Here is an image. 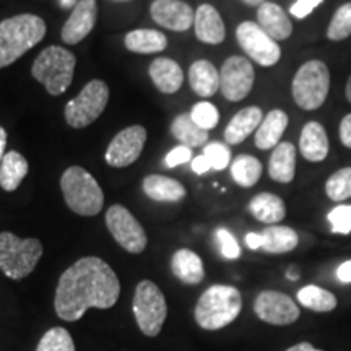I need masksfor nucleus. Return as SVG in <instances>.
<instances>
[{"label":"nucleus","mask_w":351,"mask_h":351,"mask_svg":"<svg viewBox=\"0 0 351 351\" xmlns=\"http://www.w3.org/2000/svg\"><path fill=\"white\" fill-rule=\"evenodd\" d=\"M287 351H322V350L314 348V346L311 343H307V341H302V343H298L295 346H291V348H288Z\"/></svg>","instance_id":"48"},{"label":"nucleus","mask_w":351,"mask_h":351,"mask_svg":"<svg viewBox=\"0 0 351 351\" xmlns=\"http://www.w3.org/2000/svg\"><path fill=\"white\" fill-rule=\"evenodd\" d=\"M109 101V86L103 80H91L83 86L75 98L70 99L65 106V121L73 129L93 124L98 119Z\"/></svg>","instance_id":"9"},{"label":"nucleus","mask_w":351,"mask_h":351,"mask_svg":"<svg viewBox=\"0 0 351 351\" xmlns=\"http://www.w3.org/2000/svg\"><path fill=\"white\" fill-rule=\"evenodd\" d=\"M191 166H192V171H194L195 174H205L212 169V165H210V161L205 158V155L195 156L194 160H192Z\"/></svg>","instance_id":"44"},{"label":"nucleus","mask_w":351,"mask_h":351,"mask_svg":"<svg viewBox=\"0 0 351 351\" xmlns=\"http://www.w3.org/2000/svg\"><path fill=\"white\" fill-rule=\"evenodd\" d=\"M287 276H288V278H289V280H298V278H300V274H296V271H295V269H293V267H291V270H289V271H288V274H287Z\"/></svg>","instance_id":"52"},{"label":"nucleus","mask_w":351,"mask_h":351,"mask_svg":"<svg viewBox=\"0 0 351 351\" xmlns=\"http://www.w3.org/2000/svg\"><path fill=\"white\" fill-rule=\"evenodd\" d=\"M119 295L116 271L103 258L83 257L60 275L54 298L56 314L67 322H75L90 307H112Z\"/></svg>","instance_id":"1"},{"label":"nucleus","mask_w":351,"mask_h":351,"mask_svg":"<svg viewBox=\"0 0 351 351\" xmlns=\"http://www.w3.org/2000/svg\"><path fill=\"white\" fill-rule=\"evenodd\" d=\"M254 311L256 315L263 322L271 326H289L300 319V309L296 302L288 295L274 289H267L254 301Z\"/></svg>","instance_id":"13"},{"label":"nucleus","mask_w":351,"mask_h":351,"mask_svg":"<svg viewBox=\"0 0 351 351\" xmlns=\"http://www.w3.org/2000/svg\"><path fill=\"white\" fill-rule=\"evenodd\" d=\"M5 147H7V132L3 127H0V163H2L3 156L7 155Z\"/></svg>","instance_id":"47"},{"label":"nucleus","mask_w":351,"mask_h":351,"mask_svg":"<svg viewBox=\"0 0 351 351\" xmlns=\"http://www.w3.org/2000/svg\"><path fill=\"white\" fill-rule=\"evenodd\" d=\"M249 212L256 219L267 225H276L287 217V207L285 202L278 195L270 194V192H262L254 197L249 204Z\"/></svg>","instance_id":"27"},{"label":"nucleus","mask_w":351,"mask_h":351,"mask_svg":"<svg viewBox=\"0 0 351 351\" xmlns=\"http://www.w3.org/2000/svg\"><path fill=\"white\" fill-rule=\"evenodd\" d=\"M28 161L19 152H8L0 163V187L7 192L19 189L28 174Z\"/></svg>","instance_id":"30"},{"label":"nucleus","mask_w":351,"mask_h":351,"mask_svg":"<svg viewBox=\"0 0 351 351\" xmlns=\"http://www.w3.org/2000/svg\"><path fill=\"white\" fill-rule=\"evenodd\" d=\"M215 238L218 241L219 252H221L223 257L228 258V261H236V258H239L241 247L238 241H236V238L230 231L225 230V228H218L217 232H215Z\"/></svg>","instance_id":"40"},{"label":"nucleus","mask_w":351,"mask_h":351,"mask_svg":"<svg viewBox=\"0 0 351 351\" xmlns=\"http://www.w3.org/2000/svg\"><path fill=\"white\" fill-rule=\"evenodd\" d=\"M337 278L341 283H351V261H346L337 269Z\"/></svg>","instance_id":"45"},{"label":"nucleus","mask_w":351,"mask_h":351,"mask_svg":"<svg viewBox=\"0 0 351 351\" xmlns=\"http://www.w3.org/2000/svg\"><path fill=\"white\" fill-rule=\"evenodd\" d=\"M204 155L212 165V169L223 171L231 165V152L225 143H207L204 147Z\"/></svg>","instance_id":"38"},{"label":"nucleus","mask_w":351,"mask_h":351,"mask_svg":"<svg viewBox=\"0 0 351 351\" xmlns=\"http://www.w3.org/2000/svg\"><path fill=\"white\" fill-rule=\"evenodd\" d=\"M80 2V0H59V3L62 5L64 8H75L77 3Z\"/></svg>","instance_id":"49"},{"label":"nucleus","mask_w":351,"mask_h":351,"mask_svg":"<svg viewBox=\"0 0 351 351\" xmlns=\"http://www.w3.org/2000/svg\"><path fill=\"white\" fill-rule=\"evenodd\" d=\"M134 315L143 335L156 337L163 328L168 315L166 298L156 283L143 280L137 285L134 295Z\"/></svg>","instance_id":"8"},{"label":"nucleus","mask_w":351,"mask_h":351,"mask_svg":"<svg viewBox=\"0 0 351 351\" xmlns=\"http://www.w3.org/2000/svg\"><path fill=\"white\" fill-rule=\"evenodd\" d=\"M192 160V150L186 145H179V147H176L171 150L168 155L165 158V163L168 168H176V166L179 165H184V163H189V161Z\"/></svg>","instance_id":"41"},{"label":"nucleus","mask_w":351,"mask_h":351,"mask_svg":"<svg viewBox=\"0 0 351 351\" xmlns=\"http://www.w3.org/2000/svg\"><path fill=\"white\" fill-rule=\"evenodd\" d=\"M231 176L241 187H254L262 178V163L256 156L239 155L231 163Z\"/></svg>","instance_id":"32"},{"label":"nucleus","mask_w":351,"mask_h":351,"mask_svg":"<svg viewBox=\"0 0 351 351\" xmlns=\"http://www.w3.org/2000/svg\"><path fill=\"white\" fill-rule=\"evenodd\" d=\"M147 130L142 125H130L121 130L106 150V161L112 168H127L134 165L142 155Z\"/></svg>","instance_id":"14"},{"label":"nucleus","mask_w":351,"mask_h":351,"mask_svg":"<svg viewBox=\"0 0 351 351\" xmlns=\"http://www.w3.org/2000/svg\"><path fill=\"white\" fill-rule=\"evenodd\" d=\"M60 189L67 207L82 217H95L104 204L103 189L82 166H70L60 178Z\"/></svg>","instance_id":"4"},{"label":"nucleus","mask_w":351,"mask_h":351,"mask_svg":"<svg viewBox=\"0 0 351 351\" xmlns=\"http://www.w3.org/2000/svg\"><path fill=\"white\" fill-rule=\"evenodd\" d=\"M345 96H346V101L351 104V75L348 77V80H346V86H345Z\"/></svg>","instance_id":"50"},{"label":"nucleus","mask_w":351,"mask_h":351,"mask_svg":"<svg viewBox=\"0 0 351 351\" xmlns=\"http://www.w3.org/2000/svg\"><path fill=\"white\" fill-rule=\"evenodd\" d=\"M257 23L271 39L285 41L291 36L293 23L280 5L274 2H265L257 10Z\"/></svg>","instance_id":"19"},{"label":"nucleus","mask_w":351,"mask_h":351,"mask_svg":"<svg viewBox=\"0 0 351 351\" xmlns=\"http://www.w3.org/2000/svg\"><path fill=\"white\" fill-rule=\"evenodd\" d=\"M43 256L38 239H21L13 232H0V270L12 280H21L36 269Z\"/></svg>","instance_id":"6"},{"label":"nucleus","mask_w":351,"mask_h":351,"mask_svg":"<svg viewBox=\"0 0 351 351\" xmlns=\"http://www.w3.org/2000/svg\"><path fill=\"white\" fill-rule=\"evenodd\" d=\"M298 301L301 306L315 311V313H330L337 307V298L330 291L315 287V285H307L301 288L298 291Z\"/></svg>","instance_id":"33"},{"label":"nucleus","mask_w":351,"mask_h":351,"mask_svg":"<svg viewBox=\"0 0 351 351\" xmlns=\"http://www.w3.org/2000/svg\"><path fill=\"white\" fill-rule=\"evenodd\" d=\"M328 91H330V70L322 60H307L293 78V99L304 111H315L322 106Z\"/></svg>","instance_id":"7"},{"label":"nucleus","mask_w":351,"mask_h":351,"mask_svg":"<svg viewBox=\"0 0 351 351\" xmlns=\"http://www.w3.org/2000/svg\"><path fill=\"white\" fill-rule=\"evenodd\" d=\"M269 176L274 181L289 184L296 176V148L289 142H280L271 152Z\"/></svg>","instance_id":"22"},{"label":"nucleus","mask_w":351,"mask_h":351,"mask_svg":"<svg viewBox=\"0 0 351 351\" xmlns=\"http://www.w3.org/2000/svg\"><path fill=\"white\" fill-rule=\"evenodd\" d=\"M245 245L252 251H257V249L262 247V236L261 232H247L245 234Z\"/></svg>","instance_id":"46"},{"label":"nucleus","mask_w":351,"mask_h":351,"mask_svg":"<svg viewBox=\"0 0 351 351\" xmlns=\"http://www.w3.org/2000/svg\"><path fill=\"white\" fill-rule=\"evenodd\" d=\"M36 351H75V343L69 330L64 327H54L41 337Z\"/></svg>","instance_id":"35"},{"label":"nucleus","mask_w":351,"mask_h":351,"mask_svg":"<svg viewBox=\"0 0 351 351\" xmlns=\"http://www.w3.org/2000/svg\"><path fill=\"white\" fill-rule=\"evenodd\" d=\"M245 5H251V7H261L262 3H265V0H243Z\"/></svg>","instance_id":"51"},{"label":"nucleus","mask_w":351,"mask_h":351,"mask_svg":"<svg viewBox=\"0 0 351 351\" xmlns=\"http://www.w3.org/2000/svg\"><path fill=\"white\" fill-rule=\"evenodd\" d=\"M46 36L41 16L21 13L0 21V69L8 67Z\"/></svg>","instance_id":"2"},{"label":"nucleus","mask_w":351,"mask_h":351,"mask_svg":"<svg viewBox=\"0 0 351 351\" xmlns=\"http://www.w3.org/2000/svg\"><path fill=\"white\" fill-rule=\"evenodd\" d=\"M262 236V251L269 254H285L296 249L300 238L298 232L289 226L271 225L261 232Z\"/></svg>","instance_id":"28"},{"label":"nucleus","mask_w":351,"mask_h":351,"mask_svg":"<svg viewBox=\"0 0 351 351\" xmlns=\"http://www.w3.org/2000/svg\"><path fill=\"white\" fill-rule=\"evenodd\" d=\"M288 127V116L282 109H274L263 117L262 124L256 130V147L258 150H271L280 143L285 130Z\"/></svg>","instance_id":"23"},{"label":"nucleus","mask_w":351,"mask_h":351,"mask_svg":"<svg viewBox=\"0 0 351 351\" xmlns=\"http://www.w3.org/2000/svg\"><path fill=\"white\" fill-rule=\"evenodd\" d=\"M328 223L332 231L339 234H350L351 232V205H339L328 213Z\"/></svg>","instance_id":"39"},{"label":"nucleus","mask_w":351,"mask_h":351,"mask_svg":"<svg viewBox=\"0 0 351 351\" xmlns=\"http://www.w3.org/2000/svg\"><path fill=\"white\" fill-rule=\"evenodd\" d=\"M189 83L200 98H210L219 90V72L208 60H195L189 70Z\"/></svg>","instance_id":"26"},{"label":"nucleus","mask_w":351,"mask_h":351,"mask_svg":"<svg viewBox=\"0 0 351 351\" xmlns=\"http://www.w3.org/2000/svg\"><path fill=\"white\" fill-rule=\"evenodd\" d=\"M191 117L192 121L195 122L200 129L204 130H210L213 127L218 125L219 122V112L217 106H213L212 103L208 101H202V103H197L191 111Z\"/></svg>","instance_id":"37"},{"label":"nucleus","mask_w":351,"mask_h":351,"mask_svg":"<svg viewBox=\"0 0 351 351\" xmlns=\"http://www.w3.org/2000/svg\"><path fill=\"white\" fill-rule=\"evenodd\" d=\"M77 59L72 52L60 46H49L41 51L34 60L32 73L46 91L52 96H60L67 91L73 80Z\"/></svg>","instance_id":"5"},{"label":"nucleus","mask_w":351,"mask_h":351,"mask_svg":"<svg viewBox=\"0 0 351 351\" xmlns=\"http://www.w3.org/2000/svg\"><path fill=\"white\" fill-rule=\"evenodd\" d=\"M171 270L184 285H199L205 278L202 258L191 249H179L171 258Z\"/></svg>","instance_id":"24"},{"label":"nucleus","mask_w":351,"mask_h":351,"mask_svg":"<svg viewBox=\"0 0 351 351\" xmlns=\"http://www.w3.org/2000/svg\"><path fill=\"white\" fill-rule=\"evenodd\" d=\"M263 121V112L261 108L249 106L241 109L234 117L230 121V124L225 129V140L230 145L243 143L254 130L258 129V125Z\"/></svg>","instance_id":"21"},{"label":"nucleus","mask_w":351,"mask_h":351,"mask_svg":"<svg viewBox=\"0 0 351 351\" xmlns=\"http://www.w3.org/2000/svg\"><path fill=\"white\" fill-rule=\"evenodd\" d=\"M326 194L333 202L351 199V166L339 169L327 179Z\"/></svg>","instance_id":"34"},{"label":"nucleus","mask_w":351,"mask_h":351,"mask_svg":"<svg viewBox=\"0 0 351 351\" xmlns=\"http://www.w3.org/2000/svg\"><path fill=\"white\" fill-rule=\"evenodd\" d=\"M254 80H256V72L251 60L243 56L228 57L219 70V90L232 103L244 99L251 93Z\"/></svg>","instance_id":"12"},{"label":"nucleus","mask_w":351,"mask_h":351,"mask_svg":"<svg viewBox=\"0 0 351 351\" xmlns=\"http://www.w3.org/2000/svg\"><path fill=\"white\" fill-rule=\"evenodd\" d=\"M171 134L174 138H178L181 145H186L192 150V148H199L207 145L208 132L200 129L199 125L192 121L191 112L181 114L173 121L171 124Z\"/></svg>","instance_id":"31"},{"label":"nucleus","mask_w":351,"mask_h":351,"mask_svg":"<svg viewBox=\"0 0 351 351\" xmlns=\"http://www.w3.org/2000/svg\"><path fill=\"white\" fill-rule=\"evenodd\" d=\"M328 135L326 127L317 121H311L302 127L300 137V152L311 163H320L328 156Z\"/></svg>","instance_id":"18"},{"label":"nucleus","mask_w":351,"mask_h":351,"mask_svg":"<svg viewBox=\"0 0 351 351\" xmlns=\"http://www.w3.org/2000/svg\"><path fill=\"white\" fill-rule=\"evenodd\" d=\"M150 12L158 25L171 32H187L195 20L194 10L182 0H155Z\"/></svg>","instance_id":"15"},{"label":"nucleus","mask_w":351,"mask_h":351,"mask_svg":"<svg viewBox=\"0 0 351 351\" xmlns=\"http://www.w3.org/2000/svg\"><path fill=\"white\" fill-rule=\"evenodd\" d=\"M142 189L147 197L155 202H179L187 194L181 182L160 174L147 176L142 182Z\"/></svg>","instance_id":"25"},{"label":"nucleus","mask_w":351,"mask_h":351,"mask_svg":"<svg viewBox=\"0 0 351 351\" xmlns=\"http://www.w3.org/2000/svg\"><path fill=\"white\" fill-rule=\"evenodd\" d=\"M322 2L324 0H296L291 5V8H289V13H291L295 19L302 20L306 19L307 15H311V13H313Z\"/></svg>","instance_id":"42"},{"label":"nucleus","mask_w":351,"mask_h":351,"mask_svg":"<svg viewBox=\"0 0 351 351\" xmlns=\"http://www.w3.org/2000/svg\"><path fill=\"white\" fill-rule=\"evenodd\" d=\"M96 16H98L96 0H80L62 28L64 43L78 44L83 41L95 28Z\"/></svg>","instance_id":"16"},{"label":"nucleus","mask_w":351,"mask_h":351,"mask_svg":"<svg viewBox=\"0 0 351 351\" xmlns=\"http://www.w3.org/2000/svg\"><path fill=\"white\" fill-rule=\"evenodd\" d=\"M106 226L116 243L130 254H142L147 249L148 238L143 226L122 205H112L106 213Z\"/></svg>","instance_id":"10"},{"label":"nucleus","mask_w":351,"mask_h":351,"mask_svg":"<svg viewBox=\"0 0 351 351\" xmlns=\"http://www.w3.org/2000/svg\"><path fill=\"white\" fill-rule=\"evenodd\" d=\"M340 142L343 143V147L351 148V114L346 116L340 122Z\"/></svg>","instance_id":"43"},{"label":"nucleus","mask_w":351,"mask_h":351,"mask_svg":"<svg viewBox=\"0 0 351 351\" xmlns=\"http://www.w3.org/2000/svg\"><path fill=\"white\" fill-rule=\"evenodd\" d=\"M236 39L245 54L262 67H274L282 59L278 43L263 32L256 21H243L236 29Z\"/></svg>","instance_id":"11"},{"label":"nucleus","mask_w":351,"mask_h":351,"mask_svg":"<svg viewBox=\"0 0 351 351\" xmlns=\"http://www.w3.org/2000/svg\"><path fill=\"white\" fill-rule=\"evenodd\" d=\"M125 47L135 54H155L168 46V38L156 29H134L127 33L124 39Z\"/></svg>","instance_id":"29"},{"label":"nucleus","mask_w":351,"mask_h":351,"mask_svg":"<svg viewBox=\"0 0 351 351\" xmlns=\"http://www.w3.org/2000/svg\"><path fill=\"white\" fill-rule=\"evenodd\" d=\"M243 309L239 289L230 285H213L202 293L195 306V320L205 330H219L230 326Z\"/></svg>","instance_id":"3"},{"label":"nucleus","mask_w":351,"mask_h":351,"mask_svg":"<svg viewBox=\"0 0 351 351\" xmlns=\"http://www.w3.org/2000/svg\"><path fill=\"white\" fill-rule=\"evenodd\" d=\"M351 34V2L343 3L333 13L330 23L327 28V38L330 41H343Z\"/></svg>","instance_id":"36"},{"label":"nucleus","mask_w":351,"mask_h":351,"mask_svg":"<svg viewBox=\"0 0 351 351\" xmlns=\"http://www.w3.org/2000/svg\"><path fill=\"white\" fill-rule=\"evenodd\" d=\"M194 28L197 39L205 44H221L226 38L225 21L217 8L208 3L197 8Z\"/></svg>","instance_id":"17"},{"label":"nucleus","mask_w":351,"mask_h":351,"mask_svg":"<svg viewBox=\"0 0 351 351\" xmlns=\"http://www.w3.org/2000/svg\"><path fill=\"white\" fill-rule=\"evenodd\" d=\"M152 82L161 93L173 95L184 83V73L181 65L168 57H158L150 65Z\"/></svg>","instance_id":"20"}]
</instances>
